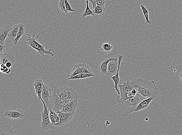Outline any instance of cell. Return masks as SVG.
I'll return each mask as SVG.
<instances>
[{"label": "cell", "mask_w": 182, "mask_h": 135, "mask_svg": "<svg viewBox=\"0 0 182 135\" xmlns=\"http://www.w3.org/2000/svg\"><path fill=\"white\" fill-rule=\"evenodd\" d=\"M140 7H141L143 13V14L144 17H145L146 20V24L151 25L152 23V22L149 19V12L148 10L145 7V5L142 4L140 5Z\"/></svg>", "instance_id": "cb8c5ba5"}, {"label": "cell", "mask_w": 182, "mask_h": 135, "mask_svg": "<svg viewBox=\"0 0 182 135\" xmlns=\"http://www.w3.org/2000/svg\"><path fill=\"white\" fill-rule=\"evenodd\" d=\"M112 60L118 61V58L110 57H109L105 59L100 64L99 67V70L101 74L105 76L106 75L107 71L108 64L109 63L110 61Z\"/></svg>", "instance_id": "5bb4252c"}, {"label": "cell", "mask_w": 182, "mask_h": 135, "mask_svg": "<svg viewBox=\"0 0 182 135\" xmlns=\"http://www.w3.org/2000/svg\"><path fill=\"white\" fill-rule=\"evenodd\" d=\"M123 58V55H119L118 56V62H119V68H118L117 73L116 74L113 76H111L110 77L112 80H113L114 82L115 83V85L114 86L115 89L116 90V92L117 93V94L119 95H120V90H119V88H118V85H119V83L120 82V77H119V70H120L121 63L122 59Z\"/></svg>", "instance_id": "30bf717a"}, {"label": "cell", "mask_w": 182, "mask_h": 135, "mask_svg": "<svg viewBox=\"0 0 182 135\" xmlns=\"http://www.w3.org/2000/svg\"><path fill=\"white\" fill-rule=\"evenodd\" d=\"M40 100L42 102L44 106V110L42 112V121L41 123V129L44 130H54L55 126L51 123L50 119L49 113V111L48 107L47 106L41 97Z\"/></svg>", "instance_id": "52a82bcc"}, {"label": "cell", "mask_w": 182, "mask_h": 135, "mask_svg": "<svg viewBox=\"0 0 182 135\" xmlns=\"http://www.w3.org/2000/svg\"><path fill=\"white\" fill-rule=\"evenodd\" d=\"M133 81L137 93L145 99L153 97L156 101L160 96L158 88L154 81H148L141 79H134Z\"/></svg>", "instance_id": "6da1fadb"}, {"label": "cell", "mask_w": 182, "mask_h": 135, "mask_svg": "<svg viewBox=\"0 0 182 135\" xmlns=\"http://www.w3.org/2000/svg\"><path fill=\"white\" fill-rule=\"evenodd\" d=\"M155 101V99L153 97H150L148 98H146L143 100L141 102L139 103L138 105L136 108L135 112L143 110L148 108L151 101Z\"/></svg>", "instance_id": "9a60e30c"}, {"label": "cell", "mask_w": 182, "mask_h": 135, "mask_svg": "<svg viewBox=\"0 0 182 135\" xmlns=\"http://www.w3.org/2000/svg\"><path fill=\"white\" fill-rule=\"evenodd\" d=\"M52 94L65 99L78 101L79 98L78 95L73 88L66 87L55 89L52 92Z\"/></svg>", "instance_id": "5b68a950"}, {"label": "cell", "mask_w": 182, "mask_h": 135, "mask_svg": "<svg viewBox=\"0 0 182 135\" xmlns=\"http://www.w3.org/2000/svg\"><path fill=\"white\" fill-rule=\"evenodd\" d=\"M65 0H60L59 3V7L62 12H65L66 11L65 5Z\"/></svg>", "instance_id": "d6a6232c"}, {"label": "cell", "mask_w": 182, "mask_h": 135, "mask_svg": "<svg viewBox=\"0 0 182 135\" xmlns=\"http://www.w3.org/2000/svg\"><path fill=\"white\" fill-rule=\"evenodd\" d=\"M7 47V46L5 45L4 43H0V55L2 56L5 54V49Z\"/></svg>", "instance_id": "1f68e13d"}, {"label": "cell", "mask_w": 182, "mask_h": 135, "mask_svg": "<svg viewBox=\"0 0 182 135\" xmlns=\"http://www.w3.org/2000/svg\"><path fill=\"white\" fill-rule=\"evenodd\" d=\"M11 135V134H15L14 133H13V130L12 129H11L9 130V133H8V135Z\"/></svg>", "instance_id": "8d00e7d4"}, {"label": "cell", "mask_w": 182, "mask_h": 135, "mask_svg": "<svg viewBox=\"0 0 182 135\" xmlns=\"http://www.w3.org/2000/svg\"><path fill=\"white\" fill-rule=\"evenodd\" d=\"M81 64L79 63L75 65L72 69V71L71 74L69 75V78L72 77V76H75V75L79 74L80 73H82L81 71Z\"/></svg>", "instance_id": "d4e9b609"}, {"label": "cell", "mask_w": 182, "mask_h": 135, "mask_svg": "<svg viewBox=\"0 0 182 135\" xmlns=\"http://www.w3.org/2000/svg\"><path fill=\"white\" fill-rule=\"evenodd\" d=\"M111 42L103 43L99 49L104 54H109L113 48V46L111 45Z\"/></svg>", "instance_id": "7402d4cb"}, {"label": "cell", "mask_w": 182, "mask_h": 135, "mask_svg": "<svg viewBox=\"0 0 182 135\" xmlns=\"http://www.w3.org/2000/svg\"><path fill=\"white\" fill-rule=\"evenodd\" d=\"M95 76L93 73H80L75 76H72V77L69 78H68V80H76V79H84L86 78L93 77Z\"/></svg>", "instance_id": "603a6c76"}, {"label": "cell", "mask_w": 182, "mask_h": 135, "mask_svg": "<svg viewBox=\"0 0 182 135\" xmlns=\"http://www.w3.org/2000/svg\"><path fill=\"white\" fill-rule=\"evenodd\" d=\"M86 1H88L92 4L93 9L96 6V0H85Z\"/></svg>", "instance_id": "e575fe53"}, {"label": "cell", "mask_w": 182, "mask_h": 135, "mask_svg": "<svg viewBox=\"0 0 182 135\" xmlns=\"http://www.w3.org/2000/svg\"><path fill=\"white\" fill-rule=\"evenodd\" d=\"M12 29L10 26H8L3 28H1L0 30V43H5V41L7 37H8L10 31Z\"/></svg>", "instance_id": "d6986e66"}, {"label": "cell", "mask_w": 182, "mask_h": 135, "mask_svg": "<svg viewBox=\"0 0 182 135\" xmlns=\"http://www.w3.org/2000/svg\"><path fill=\"white\" fill-rule=\"evenodd\" d=\"M89 1H86V7L85 10L84 12L82 14V16L83 19H84L86 16H90V15H91V16H93V12L91 10V9H90L89 6Z\"/></svg>", "instance_id": "4316f807"}, {"label": "cell", "mask_w": 182, "mask_h": 135, "mask_svg": "<svg viewBox=\"0 0 182 135\" xmlns=\"http://www.w3.org/2000/svg\"><path fill=\"white\" fill-rule=\"evenodd\" d=\"M25 27L23 23H19V30L18 35L14 41H13V43L15 45L17 44L19 40L25 34Z\"/></svg>", "instance_id": "44dd1931"}, {"label": "cell", "mask_w": 182, "mask_h": 135, "mask_svg": "<svg viewBox=\"0 0 182 135\" xmlns=\"http://www.w3.org/2000/svg\"><path fill=\"white\" fill-rule=\"evenodd\" d=\"M8 62H12V64L15 62V56L12 53L5 54L1 57V64H5Z\"/></svg>", "instance_id": "ac0fdd59"}, {"label": "cell", "mask_w": 182, "mask_h": 135, "mask_svg": "<svg viewBox=\"0 0 182 135\" xmlns=\"http://www.w3.org/2000/svg\"><path fill=\"white\" fill-rule=\"evenodd\" d=\"M145 98L140 94H137L134 97L126 100L121 99L119 98L117 102L121 109V111L124 115H128L135 112L139 103Z\"/></svg>", "instance_id": "7a4b0ae2"}, {"label": "cell", "mask_w": 182, "mask_h": 135, "mask_svg": "<svg viewBox=\"0 0 182 135\" xmlns=\"http://www.w3.org/2000/svg\"><path fill=\"white\" fill-rule=\"evenodd\" d=\"M4 115L11 119L18 120L23 118L24 116V114L20 109H17L7 110L4 114Z\"/></svg>", "instance_id": "8fae6325"}, {"label": "cell", "mask_w": 182, "mask_h": 135, "mask_svg": "<svg viewBox=\"0 0 182 135\" xmlns=\"http://www.w3.org/2000/svg\"><path fill=\"white\" fill-rule=\"evenodd\" d=\"M26 35L28 36V37L27 41L25 42V43L28 45L29 48H32L36 50L37 52V56L39 57L41 56L42 57H44L46 54L51 55L52 57L54 56V55L52 52V49H50L48 50H46L44 48V45L40 44L37 41V40L39 38V35L37 36V37L33 35L32 37L28 34H26Z\"/></svg>", "instance_id": "3957f363"}, {"label": "cell", "mask_w": 182, "mask_h": 135, "mask_svg": "<svg viewBox=\"0 0 182 135\" xmlns=\"http://www.w3.org/2000/svg\"><path fill=\"white\" fill-rule=\"evenodd\" d=\"M118 87H119L120 92L119 98L121 99L126 100L131 98L137 94L133 80H128L122 85H119Z\"/></svg>", "instance_id": "277c9868"}, {"label": "cell", "mask_w": 182, "mask_h": 135, "mask_svg": "<svg viewBox=\"0 0 182 135\" xmlns=\"http://www.w3.org/2000/svg\"><path fill=\"white\" fill-rule=\"evenodd\" d=\"M78 105L77 100H72L68 102L64 106L61 112L73 113L76 112Z\"/></svg>", "instance_id": "7c38bea8"}, {"label": "cell", "mask_w": 182, "mask_h": 135, "mask_svg": "<svg viewBox=\"0 0 182 135\" xmlns=\"http://www.w3.org/2000/svg\"><path fill=\"white\" fill-rule=\"evenodd\" d=\"M44 82L41 79H37L34 83V87L39 100H40L41 97L42 93L44 88Z\"/></svg>", "instance_id": "2e32d148"}, {"label": "cell", "mask_w": 182, "mask_h": 135, "mask_svg": "<svg viewBox=\"0 0 182 135\" xmlns=\"http://www.w3.org/2000/svg\"><path fill=\"white\" fill-rule=\"evenodd\" d=\"M70 101L71 100L63 99L56 95L52 94L48 108L53 110L56 113H60L65 104Z\"/></svg>", "instance_id": "8992f818"}, {"label": "cell", "mask_w": 182, "mask_h": 135, "mask_svg": "<svg viewBox=\"0 0 182 135\" xmlns=\"http://www.w3.org/2000/svg\"><path fill=\"white\" fill-rule=\"evenodd\" d=\"M65 8H66V11H65V14H67L69 12H75V9H72V7L71 6L70 4H69V1L67 0H65Z\"/></svg>", "instance_id": "f546056e"}, {"label": "cell", "mask_w": 182, "mask_h": 135, "mask_svg": "<svg viewBox=\"0 0 182 135\" xmlns=\"http://www.w3.org/2000/svg\"><path fill=\"white\" fill-rule=\"evenodd\" d=\"M119 62L118 61L112 60L110 61L108 64L107 71L106 77H110L115 76L117 73L119 68Z\"/></svg>", "instance_id": "9c48e42d"}, {"label": "cell", "mask_w": 182, "mask_h": 135, "mask_svg": "<svg viewBox=\"0 0 182 135\" xmlns=\"http://www.w3.org/2000/svg\"><path fill=\"white\" fill-rule=\"evenodd\" d=\"M105 0H96V5L105 8Z\"/></svg>", "instance_id": "836d02e7"}, {"label": "cell", "mask_w": 182, "mask_h": 135, "mask_svg": "<svg viewBox=\"0 0 182 135\" xmlns=\"http://www.w3.org/2000/svg\"><path fill=\"white\" fill-rule=\"evenodd\" d=\"M175 69L176 71V78L182 84V65H179L176 67Z\"/></svg>", "instance_id": "484cf974"}, {"label": "cell", "mask_w": 182, "mask_h": 135, "mask_svg": "<svg viewBox=\"0 0 182 135\" xmlns=\"http://www.w3.org/2000/svg\"><path fill=\"white\" fill-rule=\"evenodd\" d=\"M75 112L73 113H63L60 112L58 113L60 118V122L58 124V126H64L66 124L69 123L72 120L75 115Z\"/></svg>", "instance_id": "4fadbf2b"}, {"label": "cell", "mask_w": 182, "mask_h": 135, "mask_svg": "<svg viewBox=\"0 0 182 135\" xmlns=\"http://www.w3.org/2000/svg\"><path fill=\"white\" fill-rule=\"evenodd\" d=\"M80 68H81L82 73L93 74V71L90 68L89 66L85 63H81Z\"/></svg>", "instance_id": "f1b7e54d"}, {"label": "cell", "mask_w": 182, "mask_h": 135, "mask_svg": "<svg viewBox=\"0 0 182 135\" xmlns=\"http://www.w3.org/2000/svg\"><path fill=\"white\" fill-rule=\"evenodd\" d=\"M5 66L9 68V69H11L12 68V66H13V64L12 63V62H6V63L5 64Z\"/></svg>", "instance_id": "d590c367"}, {"label": "cell", "mask_w": 182, "mask_h": 135, "mask_svg": "<svg viewBox=\"0 0 182 135\" xmlns=\"http://www.w3.org/2000/svg\"><path fill=\"white\" fill-rule=\"evenodd\" d=\"M19 30V24L15 25L12 27L8 37L13 42L18 35Z\"/></svg>", "instance_id": "ffe728a7"}, {"label": "cell", "mask_w": 182, "mask_h": 135, "mask_svg": "<svg viewBox=\"0 0 182 135\" xmlns=\"http://www.w3.org/2000/svg\"><path fill=\"white\" fill-rule=\"evenodd\" d=\"M52 95V88L44 83V88L41 94V98L47 106H49L50 101Z\"/></svg>", "instance_id": "ba28073f"}, {"label": "cell", "mask_w": 182, "mask_h": 135, "mask_svg": "<svg viewBox=\"0 0 182 135\" xmlns=\"http://www.w3.org/2000/svg\"><path fill=\"white\" fill-rule=\"evenodd\" d=\"M1 72L3 73L9 74L11 72V69L7 67L5 64L3 63L1 64Z\"/></svg>", "instance_id": "4dcf8cb0"}, {"label": "cell", "mask_w": 182, "mask_h": 135, "mask_svg": "<svg viewBox=\"0 0 182 135\" xmlns=\"http://www.w3.org/2000/svg\"><path fill=\"white\" fill-rule=\"evenodd\" d=\"M93 12L94 15L93 17H94V20H96L101 16H105V8L99 5H96L95 8L93 9Z\"/></svg>", "instance_id": "e0dca14e"}, {"label": "cell", "mask_w": 182, "mask_h": 135, "mask_svg": "<svg viewBox=\"0 0 182 135\" xmlns=\"http://www.w3.org/2000/svg\"><path fill=\"white\" fill-rule=\"evenodd\" d=\"M49 111V116L50 119L51 121V123L53 125H55V121L56 120L57 117L58 113H56L55 111L51 109L48 108Z\"/></svg>", "instance_id": "83f0119b"}]
</instances>
